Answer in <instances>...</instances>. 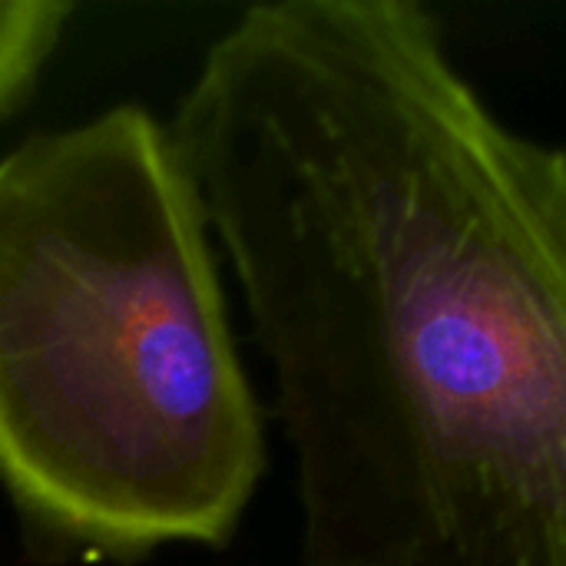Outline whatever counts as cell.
<instances>
[{
  "mask_svg": "<svg viewBox=\"0 0 566 566\" xmlns=\"http://www.w3.org/2000/svg\"><path fill=\"white\" fill-rule=\"evenodd\" d=\"M269 358L305 566H566V149L418 0H272L169 126Z\"/></svg>",
  "mask_w": 566,
  "mask_h": 566,
  "instance_id": "1",
  "label": "cell"
},
{
  "mask_svg": "<svg viewBox=\"0 0 566 566\" xmlns=\"http://www.w3.org/2000/svg\"><path fill=\"white\" fill-rule=\"evenodd\" d=\"M209 216L123 103L0 159V481L60 537L222 544L265 471Z\"/></svg>",
  "mask_w": 566,
  "mask_h": 566,
  "instance_id": "2",
  "label": "cell"
},
{
  "mask_svg": "<svg viewBox=\"0 0 566 566\" xmlns=\"http://www.w3.org/2000/svg\"><path fill=\"white\" fill-rule=\"evenodd\" d=\"M70 17L66 0H0V113L30 90Z\"/></svg>",
  "mask_w": 566,
  "mask_h": 566,
  "instance_id": "3",
  "label": "cell"
}]
</instances>
